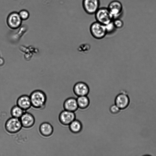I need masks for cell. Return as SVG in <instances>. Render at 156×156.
<instances>
[{"label": "cell", "mask_w": 156, "mask_h": 156, "mask_svg": "<svg viewBox=\"0 0 156 156\" xmlns=\"http://www.w3.org/2000/svg\"><path fill=\"white\" fill-rule=\"evenodd\" d=\"M5 61L3 58L0 57V66H3L5 64Z\"/></svg>", "instance_id": "obj_23"}, {"label": "cell", "mask_w": 156, "mask_h": 156, "mask_svg": "<svg viewBox=\"0 0 156 156\" xmlns=\"http://www.w3.org/2000/svg\"><path fill=\"white\" fill-rule=\"evenodd\" d=\"M129 97L126 93L122 91L116 97L115 104L121 110H124L127 108L129 103Z\"/></svg>", "instance_id": "obj_10"}, {"label": "cell", "mask_w": 156, "mask_h": 156, "mask_svg": "<svg viewBox=\"0 0 156 156\" xmlns=\"http://www.w3.org/2000/svg\"><path fill=\"white\" fill-rule=\"evenodd\" d=\"M73 90L75 94L78 97L87 96L89 93L90 89L86 83L80 81L75 83L73 87Z\"/></svg>", "instance_id": "obj_8"}, {"label": "cell", "mask_w": 156, "mask_h": 156, "mask_svg": "<svg viewBox=\"0 0 156 156\" xmlns=\"http://www.w3.org/2000/svg\"><path fill=\"white\" fill-rule=\"evenodd\" d=\"M90 46L89 44H82L80 45L78 48L79 51L83 52H87L89 51L90 49Z\"/></svg>", "instance_id": "obj_22"}, {"label": "cell", "mask_w": 156, "mask_h": 156, "mask_svg": "<svg viewBox=\"0 0 156 156\" xmlns=\"http://www.w3.org/2000/svg\"><path fill=\"white\" fill-rule=\"evenodd\" d=\"M70 130L74 133H77L81 132L82 129V125L79 120L75 119L69 125Z\"/></svg>", "instance_id": "obj_16"}, {"label": "cell", "mask_w": 156, "mask_h": 156, "mask_svg": "<svg viewBox=\"0 0 156 156\" xmlns=\"http://www.w3.org/2000/svg\"><path fill=\"white\" fill-rule=\"evenodd\" d=\"M32 106L37 109H42L45 107L47 101V96L43 91L35 90L32 91L29 96Z\"/></svg>", "instance_id": "obj_1"}, {"label": "cell", "mask_w": 156, "mask_h": 156, "mask_svg": "<svg viewBox=\"0 0 156 156\" xmlns=\"http://www.w3.org/2000/svg\"><path fill=\"white\" fill-rule=\"evenodd\" d=\"M58 118L61 125L66 126L76 119V115L74 112L64 110L60 112Z\"/></svg>", "instance_id": "obj_9"}, {"label": "cell", "mask_w": 156, "mask_h": 156, "mask_svg": "<svg viewBox=\"0 0 156 156\" xmlns=\"http://www.w3.org/2000/svg\"><path fill=\"white\" fill-rule=\"evenodd\" d=\"M89 30L91 35L96 39H101L107 35L105 25L97 21L91 24Z\"/></svg>", "instance_id": "obj_2"}, {"label": "cell", "mask_w": 156, "mask_h": 156, "mask_svg": "<svg viewBox=\"0 0 156 156\" xmlns=\"http://www.w3.org/2000/svg\"><path fill=\"white\" fill-rule=\"evenodd\" d=\"M18 13L22 20H27L30 16V13L29 12L25 9L21 10Z\"/></svg>", "instance_id": "obj_19"}, {"label": "cell", "mask_w": 156, "mask_h": 156, "mask_svg": "<svg viewBox=\"0 0 156 156\" xmlns=\"http://www.w3.org/2000/svg\"><path fill=\"white\" fill-rule=\"evenodd\" d=\"M107 8L112 16L113 19L119 18L123 12L122 3L119 1L115 0L110 2Z\"/></svg>", "instance_id": "obj_5"}, {"label": "cell", "mask_w": 156, "mask_h": 156, "mask_svg": "<svg viewBox=\"0 0 156 156\" xmlns=\"http://www.w3.org/2000/svg\"><path fill=\"white\" fill-rule=\"evenodd\" d=\"M24 111L17 105L13 106L10 110V114L12 117L20 119Z\"/></svg>", "instance_id": "obj_17"}, {"label": "cell", "mask_w": 156, "mask_h": 156, "mask_svg": "<svg viewBox=\"0 0 156 156\" xmlns=\"http://www.w3.org/2000/svg\"><path fill=\"white\" fill-rule=\"evenodd\" d=\"M22 21L18 12H13L10 13L8 16L7 23L11 29H16L21 26Z\"/></svg>", "instance_id": "obj_7"}, {"label": "cell", "mask_w": 156, "mask_h": 156, "mask_svg": "<svg viewBox=\"0 0 156 156\" xmlns=\"http://www.w3.org/2000/svg\"><path fill=\"white\" fill-rule=\"evenodd\" d=\"M16 105L24 111L29 109L32 106L30 96L25 94L20 96L17 100Z\"/></svg>", "instance_id": "obj_12"}, {"label": "cell", "mask_w": 156, "mask_h": 156, "mask_svg": "<svg viewBox=\"0 0 156 156\" xmlns=\"http://www.w3.org/2000/svg\"><path fill=\"white\" fill-rule=\"evenodd\" d=\"M76 99L78 108L80 109H85L90 105V100L87 96H78Z\"/></svg>", "instance_id": "obj_15"}, {"label": "cell", "mask_w": 156, "mask_h": 156, "mask_svg": "<svg viewBox=\"0 0 156 156\" xmlns=\"http://www.w3.org/2000/svg\"><path fill=\"white\" fill-rule=\"evenodd\" d=\"M5 126L6 130L11 134L18 132L22 127L20 119L13 117L9 118L6 121Z\"/></svg>", "instance_id": "obj_4"}, {"label": "cell", "mask_w": 156, "mask_h": 156, "mask_svg": "<svg viewBox=\"0 0 156 156\" xmlns=\"http://www.w3.org/2000/svg\"><path fill=\"white\" fill-rule=\"evenodd\" d=\"M121 110L115 104L112 105L110 108V111L113 114L117 115V116L120 113Z\"/></svg>", "instance_id": "obj_21"}, {"label": "cell", "mask_w": 156, "mask_h": 156, "mask_svg": "<svg viewBox=\"0 0 156 156\" xmlns=\"http://www.w3.org/2000/svg\"><path fill=\"white\" fill-rule=\"evenodd\" d=\"M112 21L105 25L107 35H111L114 33L117 30Z\"/></svg>", "instance_id": "obj_18"}, {"label": "cell", "mask_w": 156, "mask_h": 156, "mask_svg": "<svg viewBox=\"0 0 156 156\" xmlns=\"http://www.w3.org/2000/svg\"><path fill=\"white\" fill-rule=\"evenodd\" d=\"M94 14L96 21L104 25L107 24L113 20L107 7H100Z\"/></svg>", "instance_id": "obj_3"}, {"label": "cell", "mask_w": 156, "mask_h": 156, "mask_svg": "<svg viewBox=\"0 0 156 156\" xmlns=\"http://www.w3.org/2000/svg\"><path fill=\"white\" fill-rule=\"evenodd\" d=\"M76 99L74 97L66 99L63 104L64 109L73 112L76 111L79 108Z\"/></svg>", "instance_id": "obj_13"}, {"label": "cell", "mask_w": 156, "mask_h": 156, "mask_svg": "<svg viewBox=\"0 0 156 156\" xmlns=\"http://www.w3.org/2000/svg\"><path fill=\"white\" fill-rule=\"evenodd\" d=\"M82 5L85 11L89 15L94 14L100 8V0H83Z\"/></svg>", "instance_id": "obj_6"}, {"label": "cell", "mask_w": 156, "mask_h": 156, "mask_svg": "<svg viewBox=\"0 0 156 156\" xmlns=\"http://www.w3.org/2000/svg\"><path fill=\"white\" fill-rule=\"evenodd\" d=\"M39 131L42 136L48 137L52 135L54 131V128L50 123L44 122L41 123L40 125Z\"/></svg>", "instance_id": "obj_14"}, {"label": "cell", "mask_w": 156, "mask_h": 156, "mask_svg": "<svg viewBox=\"0 0 156 156\" xmlns=\"http://www.w3.org/2000/svg\"><path fill=\"white\" fill-rule=\"evenodd\" d=\"M113 22L116 28L117 29H120L122 28L124 26L123 21L119 18L114 19Z\"/></svg>", "instance_id": "obj_20"}, {"label": "cell", "mask_w": 156, "mask_h": 156, "mask_svg": "<svg viewBox=\"0 0 156 156\" xmlns=\"http://www.w3.org/2000/svg\"><path fill=\"white\" fill-rule=\"evenodd\" d=\"M22 127L30 128L34 125L35 120L34 115L28 112H24L20 119Z\"/></svg>", "instance_id": "obj_11"}]
</instances>
